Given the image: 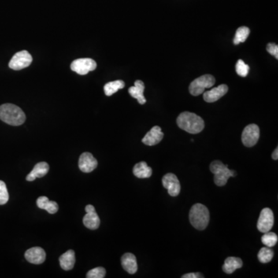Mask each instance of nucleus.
<instances>
[{
    "label": "nucleus",
    "instance_id": "nucleus-13",
    "mask_svg": "<svg viewBox=\"0 0 278 278\" xmlns=\"http://www.w3.org/2000/svg\"><path fill=\"white\" fill-rule=\"evenodd\" d=\"M25 258L28 262L34 264H41L46 260L45 250L39 246H35L26 251Z\"/></svg>",
    "mask_w": 278,
    "mask_h": 278
},
{
    "label": "nucleus",
    "instance_id": "nucleus-10",
    "mask_svg": "<svg viewBox=\"0 0 278 278\" xmlns=\"http://www.w3.org/2000/svg\"><path fill=\"white\" fill-rule=\"evenodd\" d=\"M162 185L171 197H177L180 193V183L175 174L168 173L163 176Z\"/></svg>",
    "mask_w": 278,
    "mask_h": 278
},
{
    "label": "nucleus",
    "instance_id": "nucleus-18",
    "mask_svg": "<svg viewBox=\"0 0 278 278\" xmlns=\"http://www.w3.org/2000/svg\"><path fill=\"white\" fill-rule=\"evenodd\" d=\"M48 171H49V165L47 163L44 162V161L38 163L30 173L27 175L26 179L29 182H33L37 178H42L46 176Z\"/></svg>",
    "mask_w": 278,
    "mask_h": 278
},
{
    "label": "nucleus",
    "instance_id": "nucleus-29",
    "mask_svg": "<svg viewBox=\"0 0 278 278\" xmlns=\"http://www.w3.org/2000/svg\"><path fill=\"white\" fill-rule=\"evenodd\" d=\"M105 275H106V271L105 268L99 267V268H94V269L89 271L87 274V278H105Z\"/></svg>",
    "mask_w": 278,
    "mask_h": 278
},
{
    "label": "nucleus",
    "instance_id": "nucleus-1",
    "mask_svg": "<svg viewBox=\"0 0 278 278\" xmlns=\"http://www.w3.org/2000/svg\"><path fill=\"white\" fill-rule=\"evenodd\" d=\"M178 126L190 134H198L205 127L203 119L196 114L185 112L181 113L176 120Z\"/></svg>",
    "mask_w": 278,
    "mask_h": 278
},
{
    "label": "nucleus",
    "instance_id": "nucleus-12",
    "mask_svg": "<svg viewBox=\"0 0 278 278\" xmlns=\"http://www.w3.org/2000/svg\"><path fill=\"white\" fill-rule=\"evenodd\" d=\"M85 210L87 213L83 219V224L90 230H97L99 227L101 220L96 213L95 208L92 205H87Z\"/></svg>",
    "mask_w": 278,
    "mask_h": 278
},
{
    "label": "nucleus",
    "instance_id": "nucleus-20",
    "mask_svg": "<svg viewBox=\"0 0 278 278\" xmlns=\"http://www.w3.org/2000/svg\"><path fill=\"white\" fill-rule=\"evenodd\" d=\"M243 267V261L239 257H230L226 259L223 266V271L227 275H231L236 270Z\"/></svg>",
    "mask_w": 278,
    "mask_h": 278
},
{
    "label": "nucleus",
    "instance_id": "nucleus-14",
    "mask_svg": "<svg viewBox=\"0 0 278 278\" xmlns=\"http://www.w3.org/2000/svg\"><path fill=\"white\" fill-rule=\"evenodd\" d=\"M163 137H164V133L161 131L159 126H154L146 134V136L142 138V142L146 146H156L162 140Z\"/></svg>",
    "mask_w": 278,
    "mask_h": 278
},
{
    "label": "nucleus",
    "instance_id": "nucleus-30",
    "mask_svg": "<svg viewBox=\"0 0 278 278\" xmlns=\"http://www.w3.org/2000/svg\"><path fill=\"white\" fill-rule=\"evenodd\" d=\"M267 50L271 55L274 56L275 58L278 59V46L276 43H270L267 46Z\"/></svg>",
    "mask_w": 278,
    "mask_h": 278
},
{
    "label": "nucleus",
    "instance_id": "nucleus-22",
    "mask_svg": "<svg viewBox=\"0 0 278 278\" xmlns=\"http://www.w3.org/2000/svg\"><path fill=\"white\" fill-rule=\"evenodd\" d=\"M133 173L139 179H146L152 176L153 174V169L147 165L146 161H141V162L137 163L133 168Z\"/></svg>",
    "mask_w": 278,
    "mask_h": 278
},
{
    "label": "nucleus",
    "instance_id": "nucleus-27",
    "mask_svg": "<svg viewBox=\"0 0 278 278\" xmlns=\"http://www.w3.org/2000/svg\"><path fill=\"white\" fill-rule=\"evenodd\" d=\"M250 67L247 64H245L242 60H238L236 64V72L239 76L245 78L248 75Z\"/></svg>",
    "mask_w": 278,
    "mask_h": 278
},
{
    "label": "nucleus",
    "instance_id": "nucleus-26",
    "mask_svg": "<svg viewBox=\"0 0 278 278\" xmlns=\"http://www.w3.org/2000/svg\"><path fill=\"white\" fill-rule=\"evenodd\" d=\"M278 238L275 233L273 232H266L264 233L262 238H261V241L265 246L268 247H273L278 243Z\"/></svg>",
    "mask_w": 278,
    "mask_h": 278
},
{
    "label": "nucleus",
    "instance_id": "nucleus-32",
    "mask_svg": "<svg viewBox=\"0 0 278 278\" xmlns=\"http://www.w3.org/2000/svg\"><path fill=\"white\" fill-rule=\"evenodd\" d=\"M272 158H273L274 160H278V149L276 148L275 149V152H274L273 154H272Z\"/></svg>",
    "mask_w": 278,
    "mask_h": 278
},
{
    "label": "nucleus",
    "instance_id": "nucleus-19",
    "mask_svg": "<svg viewBox=\"0 0 278 278\" xmlns=\"http://www.w3.org/2000/svg\"><path fill=\"white\" fill-rule=\"evenodd\" d=\"M59 261L62 269L64 271H71L75 267V261H76L75 251L73 250H68L60 256Z\"/></svg>",
    "mask_w": 278,
    "mask_h": 278
},
{
    "label": "nucleus",
    "instance_id": "nucleus-2",
    "mask_svg": "<svg viewBox=\"0 0 278 278\" xmlns=\"http://www.w3.org/2000/svg\"><path fill=\"white\" fill-rule=\"evenodd\" d=\"M0 119L9 125L19 126L25 122V113L21 108L13 104L0 106Z\"/></svg>",
    "mask_w": 278,
    "mask_h": 278
},
{
    "label": "nucleus",
    "instance_id": "nucleus-11",
    "mask_svg": "<svg viewBox=\"0 0 278 278\" xmlns=\"http://www.w3.org/2000/svg\"><path fill=\"white\" fill-rule=\"evenodd\" d=\"M80 170L85 173L92 172L98 166V161L90 153H83L80 155L78 162Z\"/></svg>",
    "mask_w": 278,
    "mask_h": 278
},
{
    "label": "nucleus",
    "instance_id": "nucleus-7",
    "mask_svg": "<svg viewBox=\"0 0 278 278\" xmlns=\"http://www.w3.org/2000/svg\"><path fill=\"white\" fill-rule=\"evenodd\" d=\"M97 68L95 60L90 58L77 59L71 63V68L72 71L80 75H86L90 71H94Z\"/></svg>",
    "mask_w": 278,
    "mask_h": 278
},
{
    "label": "nucleus",
    "instance_id": "nucleus-8",
    "mask_svg": "<svg viewBox=\"0 0 278 278\" xmlns=\"http://www.w3.org/2000/svg\"><path fill=\"white\" fill-rule=\"evenodd\" d=\"M260 138V128L255 124L246 126L242 133V142L246 147H253Z\"/></svg>",
    "mask_w": 278,
    "mask_h": 278
},
{
    "label": "nucleus",
    "instance_id": "nucleus-25",
    "mask_svg": "<svg viewBox=\"0 0 278 278\" xmlns=\"http://www.w3.org/2000/svg\"><path fill=\"white\" fill-rule=\"evenodd\" d=\"M274 255H275V253H274L273 250H271V247H263L259 251L258 260L259 261L263 264H267V263H269L271 261V260L273 259Z\"/></svg>",
    "mask_w": 278,
    "mask_h": 278
},
{
    "label": "nucleus",
    "instance_id": "nucleus-24",
    "mask_svg": "<svg viewBox=\"0 0 278 278\" xmlns=\"http://www.w3.org/2000/svg\"><path fill=\"white\" fill-rule=\"evenodd\" d=\"M250 30L248 27H241L238 28L236 32L235 37H234V44L238 45L240 43H244L250 35Z\"/></svg>",
    "mask_w": 278,
    "mask_h": 278
},
{
    "label": "nucleus",
    "instance_id": "nucleus-23",
    "mask_svg": "<svg viewBox=\"0 0 278 278\" xmlns=\"http://www.w3.org/2000/svg\"><path fill=\"white\" fill-rule=\"evenodd\" d=\"M124 86H125V83L123 80H115V81L106 83L104 87V90H105V93L107 96H112V94L117 92L118 90L124 88Z\"/></svg>",
    "mask_w": 278,
    "mask_h": 278
},
{
    "label": "nucleus",
    "instance_id": "nucleus-9",
    "mask_svg": "<svg viewBox=\"0 0 278 278\" xmlns=\"http://www.w3.org/2000/svg\"><path fill=\"white\" fill-rule=\"evenodd\" d=\"M275 223V216L273 211L269 208H264L261 210L258 222L257 229L261 233L268 232L271 231Z\"/></svg>",
    "mask_w": 278,
    "mask_h": 278
},
{
    "label": "nucleus",
    "instance_id": "nucleus-31",
    "mask_svg": "<svg viewBox=\"0 0 278 278\" xmlns=\"http://www.w3.org/2000/svg\"><path fill=\"white\" fill-rule=\"evenodd\" d=\"M183 278H204L202 276V274L200 273H189L186 274V275H183L182 276Z\"/></svg>",
    "mask_w": 278,
    "mask_h": 278
},
{
    "label": "nucleus",
    "instance_id": "nucleus-17",
    "mask_svg": "<svg viewBox=\"0 0 278 278\" xmlns=\"http://www.w3.org/2000/svg\"><path fill=\"white\" fill-rule=\"evenodd\" d=\"M144 90H145L144 82L138 80L135 82V86H133V87L128 89V93L132 98L138 100V102L140 105H145L146 103V99L144 97Z\"/></svg>",
    "mask_w": 278,
    "mask_h": 278
},
{
    "label": "nucleus",
    "instance_id": "nucleus-4",
    "mask_svg": "<svg viewBox=\"0 0 278 278\" xmlns=\"http://www.w3.org/2000/svg\"><path fill=\"white\" fill-rule=\"evenodd\" d=\"M209 169L214 175L215 184L218 186H225L230 178L237 176L235 171L229 169L228 165H224L219 160H216L211 163Z\"/></svg>",
    "mask_w": 278,
    "mask_h": 278
},
{
    "label": "nucleus",
    "instance_id": "nucleus-28",
    "mask_svg": "<svg viewBox=\"0 0 278 278\" xmlns=\"http://www.w3.org/2000/svg\"><path fill=\"white\" fill-rule=\"evenodd\" d=\"M9 193H8L6 185L3 181L0 180V205H4L9 200Z\"/></svg>",
    "mask_w": 278,
    "mask_h": 278
},
{
    "label": "nucleus",
    "instance_id": "nucleus-3",
    "mask_svg": "<svg viewBox=\"0 0 278 278\" xmlns=\"http://www.w3.org/2000/svg\"><path fill=\"white\" fill-rule=\"evenodd\" d=\"M190 221L194 228L199 231H203L209 224V209L201 203L193 205L190 209Z\"/></svg>",
    "mask_w": 278,
    "mask_h": 278
},
{
    "label": "nucleus",
    "instance_id": "nucleus-5",
    "mask_svg": "<svg viewBox=\"0 0 278 278\" xmlns=\"http://www.w3.org/2000/svg\"><path fill=\"white\" fill-rule=\"evenodd\" d=\"M215 82H216V80L213 75H202L190 83V87H189L190 94L193 96L200 95L204 92L205 89L213 87Z\"/></svg>",
    "mask_w": 278,
    "mask_h": 278
},
{
    "label": "nucleus",
    "instance_id": "nucleus-15",
    "mask_svg": "<svg viewBox=\"0 0 278 278\" xmlns=\"http://www.w3.org/2000/svg\"><path fill=\"white\" fill-rule=\"evenodd\" d=\"M227 91H228V86L226 84H221L218 87L205 91L203 94L204 101L208 103L216 102V101H218L220 98L225 95Z\"/></svg>",
    "mask_w": 278,
    "mask_h": 278
},
{
    "label": "nucleus",
    "instance_id": "nucleus-16",
    "mask_svg": "<svg viewBox=\"0 0 278 278\" xmlns=\"http://www.w3.org/2000/svg\"><path fill=\"white\" fill-rule=\"evenodd\" d=\"M121 265L130 275H134L138 271L136 257L133 253H124L121 257Z\"/></svg>",
    "mask_w": 278,
    "mask_h": 278
},
{
    "label": "nucleus",
    "instance_id": "nucleus-21",
    "mask_svg": "<svg viewBox=\"0 0 278 278\" xmlns=\"http://www.w3.org/2000/svg\"><path fill=\"white\" fill-rule=\"evenodd\" d=\"M38 207L40 209H45L50 214H54L59 209L58 204L54 201L49 200L46 197H40L37 200Z\"/></svg>",
    "mask_w": 278,
    "mask_h": 278
},
{
    "label": "nucleus",
    "instance_id": "nucleus-6",
    "mask_svg": "<svg viewBox=\"0 0 278 278\" xmlns=\"http://www.w3.org/2000/svg\"><path fill=\"white\" fill-rule=\"evenodd\" d=\"M33 57L27 50L17 52L9 61V67L14 71H20L28 68L32 64Z\"/></svg>",
    "mask_w": 278,
    "mask_h": 278
}]
</instances>
